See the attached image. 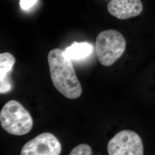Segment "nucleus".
<instances>
[{
  "label": "nucleus",
  "instance_id": "obj_5",
  "mask_svg": "<svg viewBox=\"0 0 155 155\" xmlns=\"http://www.w3.org/2000/svg\"><path fill=\"white\" fill-rule=\"evenodd\" d=\"M61 145L55 136L48 132L41 133L25 144L21 155H59Z\"/></svg>",
  "mask_w": 155,
  "mask_h": 155
},
{
  "label": "nucleus",
  "instance_id": "obj_2",
  "mask_svg": "<svg viewBox=\"0 0 155 155\" xmlns=\"http://www.w3.org/2000/svg\"><path fill=\"white\" fill-rule=\"evenodd\" d=\"M0 122L6 132L15 136L27 134L33 125V118L29 111L15 100L8 101L2 107Z\"/></svg>",
  "mask_w": 155,
  "mask_h": 155
},
{
  "label": "nucleus",
  "instance_id": "obj_3",
  "mask_svg": "<svg viewBox=\"0 0 155 155\" xmlns=\"http://www.w3.org/2000/svg\"><path fill=\"white\" fill-rule=\"evenodd\" d=\"M126 40L116 30L108 29L100 32L95 40V48L97 58L104 66H110L124 53Z\"/></svg>",
  "mask_w": 155,
  "mask_h": 155
},
{
  "label": "nucleus",
  "instance_id": "obj_10",
  "mask_svg": "<svg viewBox=\"0 0 155 155\" xmlns=\"http://www.w3.org/2000/svg\"><path fill=\"white\" fill-rule=\"evenodd\" d=\"M37 1L38 0H20V7L23 10L27 11L36 3Z\"/></svg>",
  "mask_w": 155,
  "mask_h": 155
},
{
  "label": "nucleus",
  "instance_id": "obj_6",
  "mask_svg": "<svg viewBox=\"0 0 155 155\" xmlns=\"http://www.w3.org/2000/svg\"><path fill=\"white\" fill-rule=\"evenodd\" d=\"M143 10L141 0H111L107 4V11L113 16L126 20L140 15Z\"/></svg>",
  "mask_w": 155,
  "mask_h": 155
},
{
  "label": "nucleus",
  "instance_id": "obj_8",
  "mask_svg": "<svg viewBox=\"0 0 155 155\" xmlns=\"http://www.w3.org/2000/svg\"><path fill=\"white\" fill-rule=\"evenodd\" d=\"M93 47L87 42H74L64 51L67 56L71 61H80L89 57L93 52Z\"/></svg>",
  "mask_w": 155,
  "mask_h": 155
},
{
  "label": "nucleus",
  "instance_id": "obj_7",
  "mask_svg": "<svg viewBox=\"0 0 155 155\" xmlns=\"http://www.w3.org/2000/svg\"><path fill=\"white\" fill-rule=\"evenodd\" d=\"M16 62L14 56L9 52L0 54V93L5 94L11 91L13 86L11 74Z\"/></svg>",
  "mask_w": 155,
  "mask_h": 155
},
{
  "label": "nucleus",
  "instance_id": "obj_4",
  "mask_svg": "<svg viewBox=\"0 0 155 155\" xmlns=\"http://www.w3.org/2000/svg\"><path fill=\"white\" fill-rule=\"evenodd\" d=\"M107 149L109 155H144L142 139L137 133L129 130L117 133L109 141Z\"/></svg>",
  "mask_w": 155,
  "mask_h": 155
},
{
  "label": "nucleus",
  "instance_id": "obj_9",
  "mask_svg": "<svg viewBox=\"0 0 155 155\" xmlns=\"http://www.w3.org/2000/svg\"><path fill=\"white\" fill-rule=\"evenodd\" d=\"M92 150L90 145L86 144H81L73 148L70 155H91Z\"/></svg>",
  "mask_w": 155,
  "mask_h": 155
},
{
  "label": "nucleus",
  "instance_id": "obj_1",
  "mask_svg": "<svg viewBox=\"0 0 155 155\" xmlns=\"http://www.w3.org/2000/svg\"><path fill=\"white\" fill-rule=\"evenodd\" d=\"M50 75L54 86L68 99H77L82 89L70 59L59 48L51 50L48 55Z\"/></svg>",
  "mask_w": 155,
  "mask_h": 155
}]
</instances>
